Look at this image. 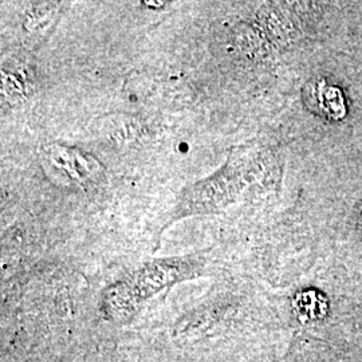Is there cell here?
I'll use <instances>...</instances> for the list:
<instances>
[{
  "label": "cell",
  "mask_w": 362,
  "mask_h": 362,
  "mask_svg": "<svg viewBox=\"0 0 362 362\" xmlns=\"http://www.w3.org/2000/svg\"><path fill=\"white\" fill-rule=\"evenodd\" d=\"M40 164L58 185L88 187L103 179L104 165L94 156L64 144L52 143L40 149Z\"/></svg>",
  "instance_id": "obj_1"
},
{
  "label": "cell",
  "mask_w": 362,
  "mask_h": 362,
  "mask_svg": "<svg viewBox=\"0 0 362 362\" xmlns=\"http://www.w3.org/2000/svg\"><path fill=\"white\" fill-rule=\"evenodd\" d=\"M191 266L187 263L155 260L145 263L141 269L124 282L128 286L136 303L140 305L143 300L155 296L163 288L187 278Z\"/></svg>",
  "instance_id": "obj_2"
},
{
  "label": "cell",
  "mask_w": 362,
  "mask_h": 362,
  "mask_svg": "<svg viewBox=\"0 0 362 362\" xmlns=\"http://www.w3.org/2000/svg\"><path fill=\"white\" fill-rule=\"evenodd\" d=\"M1 91H3V95L6 94L7 98L16 100L23 95L25 88L16 76L3 70L1 71Z\"/></svg>",
  "instance_id": "obj_3"
},
{
  "label": "cell",
  "mask_w": 362,
  "mask_h": 362,
  "mask_svg": "<svg viewBox=\"0 0 362 362\" xmlns=\"http://www.w3.org/2000/svg\"><path fill=\"white\" fill-rule=\"evenodd\" d=\"M144 6L145 7H148V8H163L167 3L165 1H149V0H146V1H143Z\"/></svg>",
  "instance_id": "obj_4"
},
{
  "label": "cell",
  "mask_w": 362,
  "mask_h": 362,
  "mask_svg": "<svg viewBox=\"0 0 362 362\" xmlns=\"http://www.w3.org/2000/svg\"><path fill=\"white\" fill-rule=\"evenodd\" d=\"M358 223H360V228H361L362 231V207L360 211H358Z\"/></svg>",
  "instance_id": "obj_5"
}]
</instances>
